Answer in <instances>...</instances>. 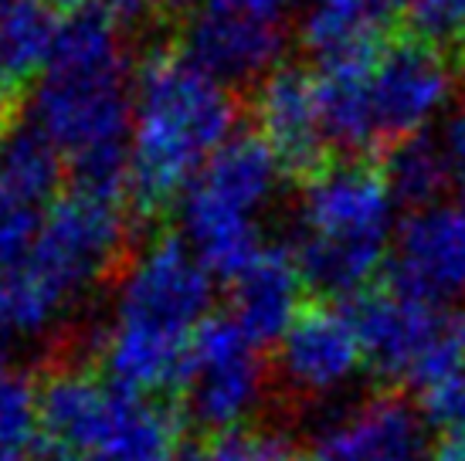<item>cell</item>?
<instances>
[{
    "label": "cell",
    "mask_w": 465,
    "mask_h": 461,
    "mask_svg": "<svg viewBox=\"0 0 465 461\" xmlns=\"http://www.w3.org/2000/svg\"><path fill=\"white\" fill-rule=\"evenodd\" d=\"M126 228L116 193L89 187L62 193L25 261L0 275V299L17 333H45L75 295L103 282L123 258Z\"/></svg>",
    "instance_id": "5b68a950"
},
{
    "label": "cell",
    "mask_w": 465,
    "mask_h": 461,
    "mask_svg": "<svg viewBox=\"0 0 465 461\" xmlns=\"http://www.w3.org/2000/svg\"><path fill=\"white\" fill-rule=\"evenodd\" d=\"M394 193L384 173L361 160L316 170L296 207V265L310 289L361 299L391 258Z\"/></svg>",
    "instance_id": "277c9868"
},
{
    "label": "cell",
    "mask_w": 465,
    "mask_h": 461,
    "mask_svg": "<svg viewBox=\"0 0 465 461\" xmlns=\"http://www.w3.org/2000/svg\"><path fill=\"white\" fill-rule=\"evenodd\" d=\"M58 180L62 160L27 123L0 136V275L27 258L58 201Z\"/></svg>",
    "instance_id": "8fae6325"
},
{
    "label": "cell",
    "mask_w": 465,
    "mask_h": 461,
    "mask_svg": "<svg viewBox=\"0 0 465 461\" xmlns=\"http://www.w3.org/2000/svg\"><path fill=\"white\" fill-rule=\"evenodd\" d=\"M211 271L181 238H156L130 261L116 319L103 339L105 377L143 397H173L197 326L207 319Z\"/></svg>",
    "instance_id": "7a4b0ae2"
},
{
    "label": "cell",
    "mask_w": 465,
    "mask_h": 461,
    "mask_svg": "<svg viewBox=\"0 0 465 461\" xmlns=\"http://www.w3.org/2000/svg\"><path fill=\"white\" fill-rule=\"evenodd\" d=\"M398 295L449 306L465 295V207L431 204L408 214L391 251V285Z\"/></svg>",
    "instance_id": "7c38bea8"
},
{
    "label": "cell",
    "mask_w": 465,
    "mask_h": 461,
    "mask_svg": "<svg viewBox=\"0 0 465 461\" xmlns=\"http://www.w3.org/2000/svg\"><path fill=\"white\" fill-rule=\"evenodd\" d=\"M133 82L119 27L103 7H78L58 38L27 103V126L75 173V187L123 193L130 177Z\"/></svg>",
    "instance_id": "6da1fadb"
},
{
    "label": "cell",
    "mask_w": 465,
    "mask_h": 461,
    "mask_svg": "<svg viewBox=\"0 0 465 461\" xmlns=\"http://www.w3.org/2000/svg\"><path fill=\"white\" fill-rule=\"evenodd\" d=\"M435 461H465V427L449 431L435 448Z\"/></svg>",
    "instance_id": "cb8c5ba5"
},
{
    "label": "cell",
    "mask_w": 465,
    "mask_h": 461,
    "mask_svg": "<svg viewBox=\"0 0 465 461\" xmlns=\"http://www.w3.org/2000/svg\"><path fill=\"white\" fill-rule=\"evenodd\" d=\"M425 448L421 417L404 390H377L347 421L330 424L316 437L312 461H418Z\"/></svg>",
    "instance_id": "9a60e30c"
},
{
    "label": "cell",
    "mask_w": 465,
    "mask_h": 461,
    "mask_svg": "<svg viewBox=\"0 0 465 461\" xmlns=\"http://www.w3.org/2000/svg\"><path fill=\"white\" fill-rule=\"evenodd\" d=\"M282 173L262 136H234L181 193L183 241L211 275L232 282L265 251L259 224Z\"/></svg>",
    "instance_id": "8992f818"
},
{
    "label": "cell",
    "mask_w": 465,
    "mask_h": 461,
    "mask_svg": "<svg viewBox=\"0 0 465 461\" xmlns=\"http://www.w3.org/2000/svg\"><path fill=\"white\" fill-rule=\"evenodd\" d=\"M163 0H103V11L113 25H140L160 7Z\"/></svg>",
    "instance_id": "603a6c76"
},
{
    "label": "cell",
    "mask_w": 465,
    "mask_h": 461,
    "mask_svg": "<svg viewBox=\"0 0 465 461\" xmlns=\"http://www.w3.org/2000/svg\"><path fill=\"white\" fill-rule=\"evenodd\" d=\"M363 367V349L347 309L302 306L279 343V373L296 397H320Z\"/></svg>",
    "instance_id": "4fadbf2b"
},
{
    "label": "cell",
    "mask_w": 465,
    "mask_h": 461,
    "mask_svg": "<svg viewBox=\"0 0 465 461\" xmlns=\"http://www.w3.org/2000/svg\"><path fill=\"white\" fill-rule=\"evenodd\" d=\"M262 384L265 363L259 346L232 316H207L191 339L187 370L170 400L187 427H197L201 437H214L245 427L242 421L259 404Z\"/></svg>",
    "instance_id": "52a82bcc"
},
{
    "label": "cell",
    "mask_w": 465,
    "mask_h": 461,
    "mask_svg": "<svg viewBox=\"0 0 465 461\" xmlns=\"http://www.w3.org/2000/svg\"><path fill=\"white\" fill-rule=\"evenodd\" d=\"M45 448L38 384L31 373H0V461H38Z\"/></svg>",
    "instance_id": "ffe728a7"
},
{
    "label": "cell",
    "mask_w": 465,
    "mask_h": 461,
    "mask_svg": "<svg viewBox=\"0 0 465 461\" xmlns=\"http://www.w3.org/2000/svg\"><path fill=\"white\" fill-rule=\"evenodd\" d=\"M449 160V170H452V191L459 193V201L465 207V153L462 156H445Z\"/></svg>",
    "instance_id": "4316f807"
},
{
    "label": "cell",
    "mask_w": 465,
    "mask_h": 461,
    "mask_svg": "<svg viewBox=\"0 0 465 461\" xmlns=\"http://www.w3.org/2000/svg\"><path fill=\"white\" fill-rule=\"evenodd\" d=\"M455 309L428 306L394 289L363 292L347 306V316L357 329L363 349V367L381 380V390L411 387L414 370L439 343Z\"/></svg>",
    "instance_id": "30bf717a"
},
{
    "label": "cell",
    "mask_w": 465,
    "mask_h": 461,
    "mask_svg": "<svg viewBox=\"0 0 465 461\" xmlns=\"http://www.w3.org/2000/svg\"><path fill=\"white\" fill-rule=\"evenodd\" d=\"M38 461H92L89 455H82V451H72V448H58V445H45L38 455Z\"/></svg>",
    "instance_id": "484cf974"
},
{
    "label": "cell",
    "mask_w": 465,
    "mask_h": 461,
    "mask_svg": "<svg viewBox=\"0 0 465 461\" xmlns=\"http://www.w3.org/2000/svg\"><path fill=\"white\" fill-rule=\"evenodd\" d=\"M232 89L187 54L160 52L133 92L130 191L143 211H160L234 140Z\"/></svg>",
    "instance_id": "3957f363"
},
{
    "label": "cell",
    "mask_w": 465,
    "mask_h": 461,
    "mask_svg": "<svg viewBox=\"0 0 465 461\" xmlns=\"http://www.w3.org/2000/svg\"><path fill=\"white\" fill-rule=\"evenodd\" d=\"M388 461H394V458H388Z\"/></svg>",
    "instance_id": "f546056e"
},
{
    "label": "cell",
    "mask_w": 465,
    "mask_h": 461,
    "mask_svg": "<svg viewBox=\"0 0 465 461\" xmlns=\"http://www.w3.org/2000/svg\"><path fill=\"white\" fill-rule=\"evenodd\" d=\"M173 11L181 14V17H191V14H197V11H204L207 4H214V0H167Z\"/></svg>",
    "instance_id": "83f0119b"
},
{
    "label": "cell",
    "mask_w": 465,
    "mask_h": 461,
    "mask_svg": "<svg viewBox=\"0 0 465 461\" xmlns=\"http://www.w3.org/2000/svg\"><path fill=\"white\" fill-rule=\"evenodd\" d=\"M296 0H214L183 17V54L232 85L265 82L282 68Z\"/></svg>",
    "instance_id": "ba28073f"
},
{
    "label": "cell",
    "mask_w": 465,
    "mask_h": 461,
    "mask_svg": "<svg viewBox=\"0 0 465 461\" xmlns=\"http://www.w3.org/2000/svg\"><path fill=\"white\" fill-rule=\"evenodd\" d=\"M310 461H312V458H310Z\"/></svg>",
    "instance_id": "4dcf8cb0"
},
{
    "label": "cell",
    "mask_w": 465,
    "mask_h": 461,
    "mask_svg": "<svg viewBox=\"0 0 465 461\" xmlns=\"http://www.w3.org/2000/svg\"><path fill=\"white\" fill-rule=\"evenodd\" d=\"M302 271L296 255L285 248H265L238 279H232V316L252 343L279 346L299 316V295H302Z\"/></svg>",
    "instance_id": "2e32d148"
},
{
    "label": "cell",
    "mask_w": 465,
    "mask_h": 461,
    "mask_svg": "<svg viewBox=\"0 0 465 461\" xmlns=\"http://www.w3.org/2000/svg\"><path fill=\"white\" fill-rule=\"evenodd\" d=\"M14 336H17V326H14L11 312H7L4 299H0V373L7 370V357H11Z\"/></svg>",
    "instance_id": "d4e9b609"
},
{
    "label": "cell",
    "mask_w": 465,
    "mask_h": 461,
    "mask_svg": "<svg viewBox=\"0 0 465 461\" xmlns=\"http://www.w3.org/2000/svg\"><path fill=\"white\" fill-rule=\"evenodd\" d=\"M14 4H21V0H0V11H7V7H14Z\"/></svg>",
    "instance_id": "f1b7e54d"
},
{
    "label": "cell",
    "mask_w": 465,
    "mask_h": 461,
    "mask_svg": "<svg viewBox=\"0 0 465 461\" xmlns=\"http://www.w3.org/2000/svg\"><path fill=\"white\" fill-rule=\"evenodd\" d=\"M262 140L282 160L285 170H312L330 150L320 113L316 75L282 64L275 75L262 82L255 105Z\"/></svg>",
    "instance_id": "5bb4252c"
},
{
    "label": "cell",
    "mask_w": 465,
    "mask_h": 461,
    "mask_svg": "<svg viewBox=\"0 0 465 461\" xmlns=\"http://www.w3.org/2000/svg\"><path fill=\"white\" fill-rule=\"evenodd\" d=\"M201 461H310L302 458L292 441L282 435H269L259 427H234L228 435L204 437Z\"/></svg>",
    "instance_id": "44dd1931"
},
{
    "label": "cell",
    "mask_w": 465,
    "mask_h": 461,
    "mask_svg": "<svg viewBox=\"0 0 465 461\" xmlns=\"http://www.w3.org/2000/svg\"><path fill=\"white\" fill-rule=\"evenodd\" d=\"M455 68L439 44L425 38L391 41L367 58V105L374 142L398 146L421 136L425 126L449 105Z\"/></svg>",
    "instance_id": "9c48e42d"
},
{
    "label": "cell",
    "mask_w": 465,
    "mask_h": 461,
    "mask_svg": "<svg viewBox=\"0 0 465 461\" xmlns=\"http://www.w3.org/2000/svg\"><path fill=\"white\" fill-rule=\"evenodd\" d=\"M58 17L45 0H21L0 11V95L41 75L58 38Z\"/></svg>",
    "instance_id": "ac0fdd59"
},
{
    "label": "cell",
    "mask_w": 465,
    "mask_h": 461,
    "mask_svg": "<svg viewBox=\"0 0 465 461\" xmlns=\"http://www.w3.org/2000/svg\"><path fill=\"white\" fill-rule=\"evenodd\" d=\"M299 38L320 64L367 58L394 27L401 0H296Z\"/></svg>",
    "instance_id": "e0dca14e"
},
{
    "label": "cell",
    "mask_w": 465,
    "mask_h": 461,
    "mask_svg": "<svg viewBox=\"0 0 465 461\" xmlns=\"http://www.w3.org/2000/svg\"><path fill=\"white\" fill-rule=\"evenodd\" d=\"M401 11L431 44L465 38V0H401Z\"/></svg>",
    "instance_id": "7402d4cb"
},
{
    "label": "cell",
    "mask_w": 465,
    "mask_h": 461,
    "mask_svg": "<svg viewBox=\"0 0 465 461\" xmlns=\"http://www.w3.org/2000/svg\"><path fill=\"white\" fill-rule=\"evenodd\" d=\"M384 180L398 204H411L414 211L439 204L441 191L452 183V170L439 136L421 132L414 140L398 142L384 167Z\"/></svg>",
    "instance_id": "d6986e66"
}]
</instances>
